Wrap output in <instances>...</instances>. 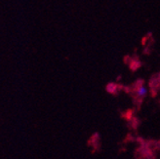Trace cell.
<instances>
[{
  "mask_svg": "<svg viewBox=\"0 0 160 159\" xmlns=\"http://www.w3.org/2000/svg\"><path fill=\"white\" fill-rule=\"evenodd\" d=\"M149 87H150L152 96L155 97L156 94L158 93V90H159V74H155L150 78Z\"/></svg>",
  "mask_w": 160,
  "mask_h": 159,
  "instance_id": "6da1fadb",
  "label": "cell"
},
{
  "mask_svg": "<svg viewBox=\"0 0 160 159\" xmlns=\"http://www.w3.org/2000/svg\"><path fill=\"white\" fill-rule=\"evenodd\" d=\"M121 87H122L121 85H118V84H115V83H110V84L108 85L107 90L111 94H116L120 90L119 88H121Z\"/></svg>",
  "mask_w": 160,
  "mask_h": 159,
  "instance_id": "7a4b0ae2",
  "label": "cell"
}]
</instances>
